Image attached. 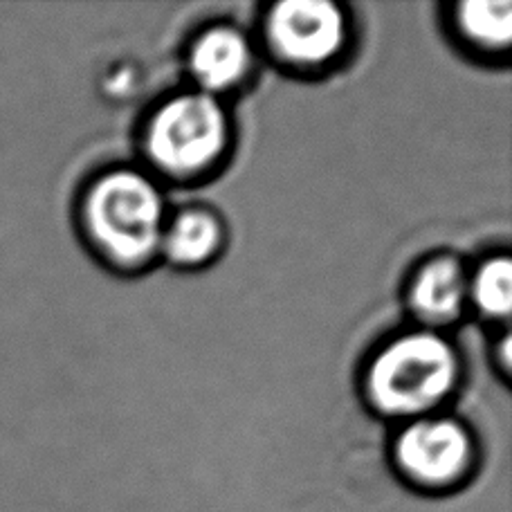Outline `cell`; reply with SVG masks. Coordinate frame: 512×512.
<instances>
[{
  "label": "cell",
  "instance_id": "cell-3",
  "mask_svg": "<svg viewBox=\"0 0 512 512\" xmlns=\"http://www.w3.org/2000/svg\"><path fill=\"white\" fill-rule=\"evenodd\" d=\"M227 144V115L207 93L169 99L146 128V153L164 173L196 176L221 158Z\"/></svg>",
  "mask_w": 512,
  "mask_h": 512
},
{
  "label": "cell",
  "instance_id": "cell-8",
  "mask_svg": "<svg viewBox=\"0 0 512 512\" xmlns=\"http://www.w3.org/2000/svg\"><path fill=\"white\" fill-rule=\"evenodd\" d=\"M221 241L223 227L218 218L200 209H189V212H180L164 227L160 248L173 263L198 265L212 259L221 248Z\"/></svg>",
  "mask_w": 512,
  "mask_h": 512
},
{
  "label": "cell",
  "instance_id": "cell-9",
  "mask_svg": "<svg viewBox=\"0 0 512 512\" xmlns=\"http://www.w3.org/2000/svg\"><path fill=\"white\" fill-rule=\"evenodd\" d=\"M459 25L481 48H506L512 39V5L510 3H463L459 7Z\"/></svg>",
  "mask_w": 512,
  "mask_h": 512
},
{
  "label": "cell",
  "instance_id": "cell-10",
  "mask_svg": "<svg viewBox=\"0 0 512 512\" xmlns=\"http://www.w3.org/2000/svg\"><path fill=\"white\" fill-rule=\"evenodd\" d=\"M470 295L483 315L508 317L512 304V265L508 256L486 261L470 283Z\"/></svg>",
  "mask_w": 512,
  "mask_h": 512
},
{
  "label": "cell",
  "instance_id": "cell-6",
  "mask_svg": "<svg viewBox=\"0 0 512 512\" xmlns=\"http://www.w3.org/2000/svg\"><path fill=\"white\" fill-rule=\"evenodd\" d=\"M250 68V45L232 27H214L194 43L189 70L200 93L214 95L239 84Z\"/></svg>",
  "mask_w": 512,
  "mask_h": 512
},
{
  "label": "cell",
  "instance_id": "cell-2",
  "mask_svg": "<svg viewBox=\"0 0 512 512\" xmlns=\"http://www.w3.org/2000/svg\"><path fill=\"white\" fill-rule=\"evenodd\" d=\"M459 358L445 337L418 331L393 340L369 369V396L389 416H418L447 398Z\"/></svg>",
  "mask_w": 512,
  "mask_h": 512
},
{
  "label": "cell",
  "instance_id": "cell-1",
  "mask_svg": "<svg viewBox=\"0 0 512 512\" xmlns=\"http://www.w3.org/2000/svg\"><path fill=\"white\" fill-rule=\"evenodd\" d=\"M90 239L108 259L140 265L160 250L164 200L153 182L135 171H113L99 178L84 205Z\"/></svg>",
  "mask_w": 512,
  "mask_h": 512
},
{
  "label": "cell",
  "instance_id": "cell-5",
  "mask_svg": "<svg viewBox=\"0 0 512 512\" xmlns=\"http://www.w3.org/2000/svg\"><path fill=\"white\" fill-rule=\"evenodd\" d=\"M268 39L274 52L295 66H319L342 50L346 21L326 0H286L272 7Z\"/></svg>",
  "mask_w": 512,
  "mask_h": 512
},
{
  "label": "cell",
  "instance_id": "cell-4",
  "mask_svg": "<svg viewBox=\"0 0 512 512\" xmlns=\"http://www.w3.org/2000/svg\"><path fill=\"white\" fill-rule=\"evenodd\" d=\"M393 459L411 486L429 492L452 490L468 477L472 438L450 418H418L402 429Z\"/></svg>",
  "mask_w": 512,
  "mask_h": 512
},
{
  "label": "cell",
  "instance_id": "cell-7",
  "mask_svg": "<svg viewBox=\"0 0 512 512\" xmlns=\"http://www.w3.org/2000/svg\"><path fill=\"white\" fill-rule=\"evenodd\" d=\"M470 295V281L461 263L436 259L418 272L411 288V308L425 324L445 326L461 315Z\"/></svg>",
  "mask_w": 512,
  "mask_h": 512
}]
</instances>
